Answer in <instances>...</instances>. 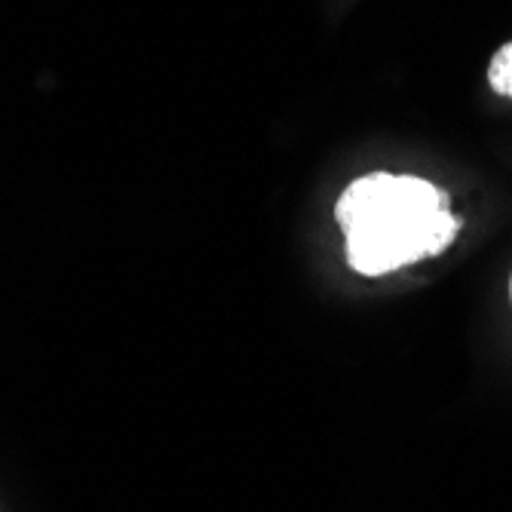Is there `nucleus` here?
Here are the masks:
<instances>
[{
	"label": "nucleus",
	"instance_id": "7ed1b4c3",
	"mask_svg": "<svg viewBox=\"0 0 512 512\" xmlns=\"http://www.w3.org/2000/svg\"><path fill=\"white\" fill-rule=\"evenodd\" d=\"M509 298H512V276H509Z\"/></svg>",
	"mask_w": 512,
	"mask_h": 512
},
{
	"label": "nucleus",
	"instance_id": "f03ea898",
	"mask_svg": "<svg viewBox=\"0 0 512 512\" xmlns=\"http://www.w3.org/2000/svg\"><path fill=\"white\" fill-rule=\"evenodd\" d=\"M488 83L497 96L512 99V43L500 46V50L494 53V59L488 65Z\"/></svg>",
	"mask_w": 512,
	"mask_h": 512
},
{
	"label": "nucleus",
	"instance_id": "f257e3e1",
	"mask_svg": "<svg viewBox=\"0 0 512 512\" xmlns=\"http://www.w3.org/2000/svg\"><path fill=\"white\" fill-rule=\"evenodd\" d=\"M347 234V264L381 276L442 255L460 230L448 194L427 178L371 172L356 178L335 209Z\"/></svg>",
	"mask_w": 512,
	"mask_h": 512
}]
</instances>
